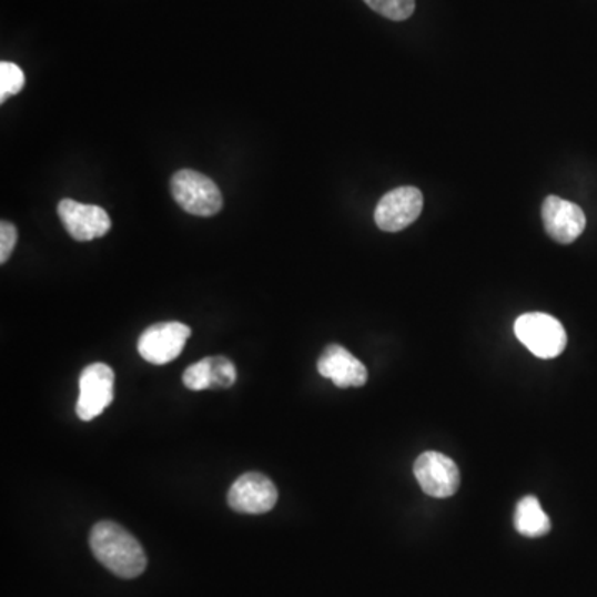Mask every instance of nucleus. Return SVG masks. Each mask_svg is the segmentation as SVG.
<instances>
[{
	"label": "nucleus",
	"instance_id": "obj_1",
	"mask_svg": "<svg viewBox=\"0 0 597 597\" xmlns=\"http://www.w3.org/2000/svg\"><path fill=\"white\" fill-rule=\"evenodd\" d=\"M97 561L123 579L139 578L146 569V555L139 539L113 522H100L90 533Z\"/></svg>",
	"mask_w": 597,
	"mask_h": 597
},
{
	"label": "nucleus",
	"instance_id": "obj_2",
	"mask_svg": "<svg viewBox=\"0 0 597 597\" xmlns=\"http://www.w3.org/2000/svg\"><path fill=\"white\" fill-rule=\"evenodd\" d=\"M170 191L174 201L194 216H214L223 208V194L206 174L180 170L171 176Z\"/></svg>",
	"mask_w": 597,
	"mask_h": 597
},
{
	"label": "nucleus",
	"instance_id": "obj_3",
	"mask_svg": "<svg viewBox=\"0 0 597 597\" xmlns=\"http://www.w3.org/2000/svg\"><path fill=\"white\" fill-rule=\"evenodd\" d=\"M515 334L532 354L539 358H555L568 344V335L558 318L543 312L519 315Z\"/></svg>",
	"mask_w": 597,
	"mask_h": 597
},
{
	"label": "nucleus",
	"instance_id": "obj_4",
	"mask_svg": "<svg viewBox=\"0 0 597 597\" xmlns=\"http://www.w3.org/2000/svg\"><path fill=\"white\" fill-rule=\"evenodd\" d=\"M79 385L77 415L80 421L92 422L110 407L115 397V372L109 365L97 362L83 368Z\"/></svg>",
	"mask_w": 597,
	"mask_h": 597
},
{
	"label": "nucleus",
	"instance_id": "obj_5",
	"mask_svg": "<svg viewBox=\"0 0 597 597\" xmlns=\"http://www.w3.org/2000/svg\"><path fill=\"white\" fill-rule=\"evenodd\" d=\"M424 210V194L414 186L391 191L375 208V224L387 233H397L411 226Z\"/></svg>",
	"mask_w": 597,
	"mask_h": 597
},
{
	"label": "nucleus",
	"instance_id": "obj_6",
	"mask_svg": "<svg viewBox=\"0 0 597 597\" xmlns=\"http://www.w3.org/2000/svg\"><path fill=\"white\" fill-rule=\"evenodd\" d=\"M191 328L181 322H160L151 325L139 338V352L146 362L164 365L183 352Z\"/></svg>",
	"mask_w": 597,
	"mask_h": 597
},
{
	"label": "nucleus",
	"instance_id": "obj_7",
	"mask_svg": "<svg viewBox=\"0 0 597 597\" xmlns=\"http://www.w3.org/2000/svg\"><path fill=\"white\" fill-rule=\"evenodd\" d=\"M415 478L428 496L448 498L459 488V469L449 456L425 452L415 459Z\"/></svg>",
	"mask_w": 597,
	"mask_h": 597
},
{
	"label": "nucleus",
	"instance_id": "obj_8",
	"mask_svg": "<svg viewBox=\"0 0 597 597\" xmlns=\"http://www.w3.org/2000/svg\"><path fill=\"white\" fill-rule=\"evenodd\" d=\"M277 496L276 485L267 476L246 473L231 486L227 505L244 515H264L276 506Z\"/></svg>",
	"mask_w": 597,
	"mask_h": 597
},
{
	"label": "nucleus",
	"instance_id": "obj_9",
	"mask_svg": "<svg viewBox=\"0 0 597 597\" xmlns=\"http://www.w3.org/2000/svg\"><path fill=\"white\" fill-rule=\"evenodd\" d=\"M57 213L67 233L80 243L105 236L112 227L107 211L95 204H83L65 198L57 206Z\"/></svg>",
	"mask_w": 597,
	"mask_h": 597
},
{
	"label": "nucleus",
	"instance_id": "obj_10",
	"mask_svg": "<svg viewBox=\"0 0 597 597\" xmlns=\"http://www.w3.org/2000/svg\"><path fill=\"white\" fill-rule=\"evenodd\" d=\"M542 214L546 233L558 243H575L585 231V211L571 201L548 196L543 203Z\"/></svg>",
	"mask_w": 597,
	"mask_h": 597
},
{
	"label": "nucleus",
	"instance_id": "obj_11",
	"mask_svg": "<svg viewBox=\"0 0 597 597\" xmlns=\"http://www.w3.org/2000/svg\"><path fill=\"white\" fill-rule=\"evenodd\" d=\"M317 371L322 377L331 378L338 388L362 387L368 381L367 367L338 344L324 348L317 361Z\"/></svg>",
	"mask_w": 597,
	"mask_h": 597
},
{
	"label": "nucleus",
	"instance_id": "obj_12",
	"mask_svg": "<svg viewBox=\"0 0 597 597\" xmlns=\"http://www.w3.org/2000/svg\"><path fill=\"white\" fill-rule=\"evenodd\" d=\"M515 528L519 535L526 538H539L548 535L552 529V522L542 508V503L535 496H525L519 499L515 512Z\"/></svg>",
	"mask_w": 597,
	"mask_h": 597
},
{
	"label": "nucleus",
	"instance_id": "obj_13",
	"mask_svg": "<svg viewBox=\"0 0 597 597\" xmlns=\"http://www.w3.org/2000/svg\"><path fill=\"white\" fill-rule=\"evenodd\" d=\"M26 85V75L19 65L12 62L0 63V103L17 95Z\"/></svg>",
	"mask_w": 597,
	"mask_h": 597
},
{
	"label": "nucleus",
	"instance_id": "obj_14",
	"mask_svg": "<svg viewBox=\"0 0 597 597\" xmlns=\"http://www.w3.org/2000/svg\"><path fill=\"white\" fill-rule=\"evenodd\" d=\"M364 2L375 12L395 22L407 20L415 10V0H364Z\"/></svg>",
	"mask_w": 597,
	"mask_h": 597
},
{
	"label": "nucleus",
	"instance_id": "obj_15",
	"mask_svg": "<svg viewBox=\"0 0 597 597\" xmlns=\"http://www.w3.org/2000/svg\"><path fill=\"white\" fill-rule=\"evenodd\" d=\"M211 364V388L217 391V388L233 387L236 382V367L233 362L227 357H210Z\"/></svg>",
	"mask_w": 597,
	"mask_h": 597
},
{
	"label": "nucleus",
	"instance_id": "obj_16",
	"mask_svg": "<svg viewBox=\"0 0 597 597\" xmlns=\"http://www.w3.org/2000/svg\"><path fill=\"white\" fill-rule=\"evenodd\" d=\"M184 387L200 392L211 388L210 357L201 358L196 364L190 365L183 374Z\"/></svg>",
	"mask_w": 597,
	"mask_h": 597
},
{
	"label": "nucleus",
	"instance_id": "obj_17",
	"mask_svg": "<svg viewBox=\"0 0 597 597\" xmlns=\"http://www.w3.org/2000/svg\"><path fill=\"white\" fill-rule=\"evenodd\" d=\"M17 244V230L9 221L0 223V263L6 264Z\"/></svg>",
	"mask_w": 597,
	"mask_h": 597
}]
</instances>
